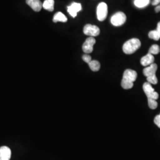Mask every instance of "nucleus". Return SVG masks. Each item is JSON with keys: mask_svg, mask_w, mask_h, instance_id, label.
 Returning a JSON list of instances; mask_svg holds the SVG:
<instances>
[{"mask_svg": "<svg viewBox=\"0 0 160 160\" xmlns=\"http://www.w3.org/2000/svg\"><path fill=\"white\" fill-rule=\"evenodd\" d=\"M68 12L69 14L72 17H76L77 16V12L82 10V6L80 3L73 2L71 6L67 7Z\"/></svg>", "mask_w": 160, "mask_h": 160, "instance_id": "1a4fd4ad", "label": "nucleus"}, {"mask_svg": "<svg viewBox=\"0 0 160 160\" xmlns=\"http://www.w3.org/2000/svg\"><path fill=\"white\" fill-rule=\"evenodd\" d=\"M96 39L93 37L88 38L82 45V51L87 54L90 53L93 51V46L96 43Z\"/></svg>", "mask_w": 160, "mask_h": 160, "instance_id": "0eeeda50", "label": "nucleus"}, {"mask_svg": "<svg viewBox=\"0 0 160 160\" xmlns=\"http://www.w3.org/2000/svg\"><path fill=\"white\" fill-rule=\"evenodd\" d=\"M157 65L156 63H152L151 65L147 67L146 68L143 69V74L147 78L155 76L156 71L157 70Z\"/></svg>", "mask_w": 160, "mask_h": 160, "instance_id": "6e6552de", "label": "nucleus"}, {"mask_svg": "<svg viewBox=\"0 0 160 160\" xmlns=\"http://www.w3.org/2000/svg\"><path fill=\"white\" fill-rule=\"evenodd\" d=\"M148 37L154 40H158L160 39V33L156 30H152L149 32Z\"/></svg>", "mask_w": 160, "mask_h": 160, "instance_id": "f3484780", "label": "nucleus"}, {"mask_svg": "<svg viewBox=\"0 0 160 160\" xmlns=\"http://www.w3.org/2000/svg\"><path fill=\"white\" fill-rule=\"evenodd\" d=\"M137 73L135 71L128 69L125 71L123 78L122 80L121 86L123 88L128 90L131 89L133 86V82L137 78Z\"/></svg>", "mask_w": 160, "mask_h": 160, "instance_id": "f257e3e1", "label": "nucleus"}, {"mask_svg": "<svg viewBox=\"0 0 160 160\" xmlns=\"http://www.w3.org/2000/svg\"><path fill=\"white\" fill-rule=\"evenodd\" d=\"M143 90L146 96H147L148 100H157L158 98L159 95L158 92H155L154 89L150 83L148 82H145L143 85Z\"/></svg>", "mask_w": 160, "mask_h": 160, "instance_id": "20e7f679", "label": "nucleus"}, {"mask_svg": "<svg viewBox=\"0 0 160 160\" xmlns=\"http://www.w3.org/2000/svg\"><path fill=\"white\" fill-rule=\"evenodd\" d=\"M84 33L90 37H96L100 34V30L98 27L90 24H86L83 29Z\"/></svg>", "mask_w": 160, "mask_h": 160, "instance_id": "423d86ee", "label": "nucleus"}, {"mask_svg": "<svg viewBox=\"0 0 160 160\" xmlns=\"http://www.w3.org/2000/svg\"><path fill=\"white\" fill-rule=\"evenodd\" d=\"M150 0H134V4L139 8H142L149 5Z\"/></svg>", "mask_w": 160, "mask_h": 160, "instance_id": "2eb2a0df", "label": "nucleus"}, {"mask_svg": "<svg viewBox=\"0 0 160 160\" xmlns=\"http://www.w3.org/2000/svg\"><path fill=\"white\" fill-rule=\"evenodd\" d=\"M155 11L156 12H160V5L157 6L155 8Z\"/></svg>", "mask_w": 160, "mask_h": 160, "instance_id": "5701e85b", "label": "nucleus"}, {"mask_svg": "<svg viewBox=\"0 0 160 160\" xmlns=\"http://www.w3.org/2000/svg\"><path fill=\"white\" fill-rule=\"evenodd\" d=\"M160 3V0H153L152 4L153 6H157L158 4H159Z\"/></svg>", "mask_w": 160, "mask_h": 160, "instance_id": "4be33fe9", "label": "nucleus"}, {"mask_svg": "<svg viewBox=\"0 0 160 160\" xmlns=\"http://www.w3.org/2000/svg\"><path fill=\"white\" fill-rule=\"evenodd\" d=\"M157 30L160 33V22H158V24H157Z\"/></svg>", "mask_w": 160, "mask_h": 160, "instance_id": "b1692460", "label": "nucleus"}, {"mask_svg": "<svg viewBox=\"0 0 160 160\" xmlns=\"http://www.w3.org/2000/svg\"><path fill=\"white\" fill-rule=\"evenodd\" d=\"M154 62V57L152 55L148 53L141 59V63L143 67H148Z\"/></svg>", "mask_w": 160, "mask_h": 160, "instance_id": "f8f14e48", "label": "nucleus"}, {"mask_svg": "<svg viewBox=\"0 0 160 160\" xmlns=\"http://www.w3.org/2000/svg\"><path fill=\"white\" fill-rule=\"evenodd\" d=\"M26 3L34 12H40L42 8V3L40 0H26Z\"/></svg>", "mask_w": 160, "mask_h": 160, "instance_id": "9b49d317", "label": "nucleus"}, {"mask_svg": "<svg viewBox=\"0 0 160 160\" xmlns=\"http://www.w3.org/2000/svg\"><path fill=\"white\" fill-rule=\"evenodd\" d=\"M12 155L11 149L3 146L0 148V160H10Z\"/></svg>", "mask_w": 160, "mask_h": 160, "instance_id": "9d476101", "label": "nucleus"}, {"mask_svg": "<svg viewBox=\"0 0 160 160\" xmlns=\"http://www.w3.org/2000/svg\"><path fill=\"white\" fill-rule=\"evenodd\" d=\"M154 123L157 126L160 128V114L155 116L154 119Z\"/></svg>", "mask_w": 160, "mask_h": 160, "instance_id": "412c9836", "label": "nucleus"}, {"mask_svg": "<svg viewBox=\"0 0 160 160\" xmlns=\"http://www.w3.org/2000/svg\"><path fill=\"white\" fill-rule=\"evenodd\" d=\"M141 46V43L137 38H132L126 41L123 45V51L128 55H131L137 51Z\"/></svg>", "mask_w": 160, "mask_h": 160, "instance_id": "f03ea898", "label": "nucleus"}, {"mask_svg": "<svg viewBox=\"0 0 160 160\" xmlns=\"http://www.w3.org/2000/svg\"><path fill=\"white\" fill-rule=\"evenodd\" d=\"M82 59L84 60V62H86V63H88L92 61V57L89 55L86 54L82 56Z\"/></svg>", "mask_w": 160, "mask_h": 160, "instance_id": "aec40b11", "label": "nucleus"}, {"mask_svg": "<svg viewBox=\"0 0 160 160\" xmlns=\"http://www.w3.org/2000/svg\"><path fill=\"white\" fill-rule=\"evenodd\" d=\"M68 20L67 17H66L62 12H57L53 18V22L54 23H57V22H62V23H65Z\"/></svg>", "mask_w": 160, "mask_h": 160, "instance_id": "ddd939ff", "label": "nucleus"}, {"mask_svg": "<svg viewBox=\"0 0 160 160\" xmlns=\"http://www.w3.org/2000/svg\"><path fill=\"white\" fill-rule=\"evenodd\" d=\"M149 108L151 109H155L158 106V103L155 100H148Z\"/></svg>", "mask_w": 160, "mask_h": 160, "instance_id": "6ab92c4d", "label": "nucleus"}, {"mask_svg": "<svg viewBox=\"0 0 160 160\" xmlns=\"http://www.w3.org/2000/svg\"><path fill=\"white\" fill-rule=\"evenodd\" d=\"M88 64L90 67V68L91 69V70L92 71L96 72L99 71L100 68V63L96 60H92Z\"/></svg>", "mask_w": 160, "mask_h": 160, "instance_id": "dca6fc26", "label": "nucleus"}, {"mask_svg": "<svg viewBox=\"0 0 160 160\" xmlns=\"http://www.w3.org/2000/svg\"><path fill=\"white\" fill-rule=\"evenodd\" d=\"M54 0H45L42 4V7L49 12H53L54 10Z\"/></svg>", "mask_w": 160, "mask_h": 160, "instance_id": "4468645a", "label": "nucleus"}, {"mask_svg": "<svg viewBox=\"0 0 160 160\" xmlns=\"http://www.w3.org/2000/svg\"><path fill=\"white\" fill-rule=\"evenodd\" d=\"M108 7L105 2H100L97 7V19L100 22L104 21L108 16Z\"/></svg>", "mask_w": 160, "mask_h": 160, "instance_id": "39448f33", "label": "nucleus"}, {"mask_svg": "<svg viewBox=\"0 0 160 160\" xmlns=\"http://www.w3.org/2000/svg\"><path fill=\"white\" fill-rule=\"evenodd\" d=\"M160 48L158 45H153L149 49L148 53L151 55H157L160 53Z\"/></svg>", "mask_w": 160, "mask_h": 160, "instance_id": "a211bd4d", "label": "nucleus"}, {"mask_svg": "<svg viewBox=\"0 0 160 160\" xmlns=\"http://www.w3.org/2000/svg\"><path fill=\"white\" fill-rule=\"evenodd\" d=\"M126 16L125 14L123 12H116L114 15L112 16L110 19L111 23L114 26H120L126 22Z\"/></svg>", "mask_w": 160, "mask_h": 160, "instance_id": "7ed1b4c3", "label": "nucleus"}]
</instances>
